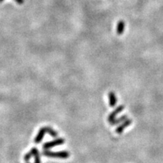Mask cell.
Returning <instances> with one entry per match:
<instances>
[{"label":"cell","instance_id":"ba28073f","mask_svg":"<svg viewBox=\"0 0 163 163\" xmlns=\"http://www.w3.org/2000/svg\"><path fill=\"white\" fill-rule=\"evenodd\" d=\"M37 153H39L38 150H37L36 148H33L28 153H27V154L25 155L24 160L26 162H28L29 160L30 159V158H32V156H34Z\"/></svg>","mask_w":163,"mask_h":163},{"label":"cell","instance_id":"5bb4252c","mask_svg":"<svg viewBox=\"0 0 163 163\" xmlns=\"http://www.w3.org/2000/svg\"><path fill=\"white\" fill-rule=\"evenodd\" d=\"M27 163H30V162H27Z\"/></svg>","mask_w":163,"mask_h":163},{"label":"cell","instance_id":"6da1fadb","mask_svg":"<svg viewBox=\"0 0 163 163\" xmlns=\"http://www.w3.org/2000/svg\"><path fill=\"white\" fill-rule=\"evenodd\" d=\"M42 154L45 156L51 158H58V159H67L69 156V153L68 151H61V152H52L48 150H45Z\"/></svg>","mask_w":163,"mask_h":163},{"label":"cell","instance_id":"5b68a950","mask_svg":"<svg viewBox=\"0 0 163 163\" xmlns=\"http://www.w3.org/2000/svg\"><path fill=\"white\" fill-rule=\"evenodd\" d=\"M45 133H46V128H45V127L42 128V129L39 130L38 135L36 137V138H35V143H39L41 141H42V139L43 137H44V136H45Z\"/></svg>","mask_w":163,"mask_h":163},{"label":"cell","instance_id":"30bf717a","mask_svg":"<svg viewBox=\"0 0 163 163\" xmlns=\"http://www.w3.org/2000/svg\"><path fill=\"white\" fill-rule=\"evenodd\" d=\"M46 128V132H48L49 135H51L53 137H57V132L56 131L54 130L53 129H51V127H45Z\"/></svg>","mask_w":163,"mask_h":163},{"label":"cell","instance_id":"7a4b0ae2","mask_svg":"<svg viewBox=\"0 0 163 163\" xmlns=\"http://www.w3.org/2000/svg\"><path fill=\"white\" fill-rule=\"evenodd\" d=\"M64 142H65V141H64V139L63 138H61H61H57L54 140V141L44 143L43 148L45 150H48L50 149V148H52V147H57V146L63 144V143H64Z\"/></svg>","mask_w":163,"mask_h":163},{"label":"cell","instance_id":"9c48e42d","mask_svg":"<svg viewBox=\"0 0 163 163\" xmlns=\"http://www.w3.org/2000/svg\"><path fill=\"white\" fill-rule=\"evenodd\" d=\"M127 119L128 118H127L126 115H123V116H122L121 117H119V118L115 119L114 120L110 122V125H115L119 124V123H121V122H124V121L125 120V119Z\"/></svg>","mask_w":163,"mask_h":163},{"label":"cell","instance_id":"277c9868","mask_svg":"<svg viewBox=\"0 0 163 163\" xmlns=\"http://www.w3.org/2000/svg\"><path fill=\"white\" fill-rule=\"evenodd\" d=\"M131 122H132V120L130 119H127L124 122H122V124L119 125V127H117L116 129V132L119 135H121L122 132H123V131L125 129V128H127L128 126H129L131 124Z\"/></svg>","mask_w":163,"mask_h":163},{"label":"cell","instance_id":"7c38bea8","mask_svg":"<svg viewBox=\"0 0 163 163\" xmlns=\"http://www.w3.org/2000/svg\"><path fill=\"white\" fill-rule=\"evenodd\" d=\"M15 2L19 5H22L24 4V0H14Z\"/></svg>","mask_w":163,"mask_h":163},{"label":"cell","instance_id":"52a82bcc","mask_svg":"<svg viewBox=\"0 0 163 163\" xmlns=\"http://www.w3.org/2000/svg\"><path fill=\"white\" fill-rule=\"evenodd\" d=\"M125 30V22L123 20H119L116 27V33L118 35H122L124 33Z\"/></svg>","mask_w":163,"mask_h":163},{"label":"cell","instance_id":"8992f818","mask_svg":"<svg viewBox=\"0 0 163 163\" xmlns=\"http://www.w3.org/2000/svg\"><path fill=\"white\" fill-rule=\"evenodd\" d=\"M109 100H110V106L111 107H114L116 105L117 103V98H116V95L113 92H110L108 94Z\"/></svg>","mask_w":163,"mask_h":163},{"label":"cell","instance_id":"3957f363","mask_svg":"<svg viewBox=\"0 0 163 163\" xmlns=\"http://www.w3.org/2000/svg\"><path fill=\"white\" fill-rule=\"evenodd\" d=\"M124 108H125L124 105H120V106H117V107H116V108L115 109V110H113V111H112V112H111L110 115H109L108 118H107L108 122L110 123L112 121L114 120L115 119H116V116H117L119 112H122V110H124Z\"/></svg>","mask_w":163,"mask_h":163},{"label":"cell","instance_id":"4fadbf2b","mask_svg":"<svg viewBox=\"0 0 163 163\" xmlns=\"http://www.w3.org/2000/svg\"><path fill=\"white\" fill-rule=\"evenodd\" d=\"M3 1H4V0H0V3H1V2H3Z\"/></svg>","mask_w":163,"mask_h":163},{"label":"cell","instance_id":"8fae6325","mask_svg":"<svg viewBox=\"0 0 163 163\" xmlns=\"http://www.w3.org/2000/svg\"><path fill=\"white\" fill-rule=\"evenodd\" d=\"M35 158V163H41L40 157H39V153H37L36 155L34 156Z\"/></svg>","mask_w":163,"mask_h":163}]
</instances>
